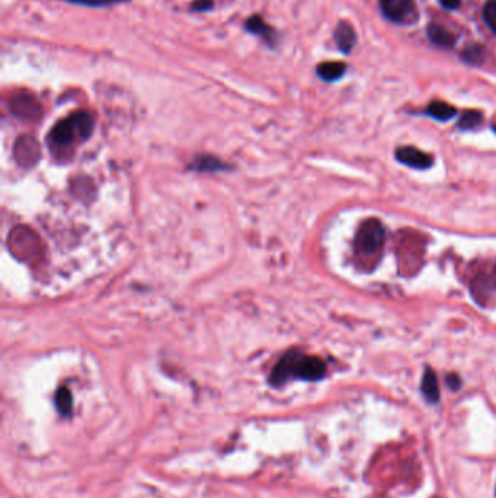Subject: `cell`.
I'll return each instance as SVG.
<instances>
[{"instance_id":"6da1fadb","label":"cell","mask_w":496,"mask_h":498,"mask_svg":"<svg viewBox=\"0 0 496 498\" xmlns=\"http://www.w3.org/2000/svg\"><path fill=\"white\" fill-rule=\"evenodd\" d=\"M326 374V364L322 359L314 356H303L300 353L285 354L274 367L271 373V384L282 385L290 377H299L303 380H320Z\"/></svg>"},{"instance_id":"7a4b0ae2","label":"cell","mask_w":496,"mask_h":498,"mask_svg":"<svg viewBox=\"0 0 496 498\" xmlns=\"http://www.w3.org/2000/svg\"><path fill=\"white\" fill-rule=\"evenodd\" d=\"M94 129V119L87 111H76L58 121L48 137L53 149H67L79 140H86Z\"/></svg>"},{"instance_id":"3957f363","label":"cell","mask_w":496,"mask_h":498,"mask_svg":"<svg viewBox=\"0 0 496 498\" xmlns=\"http://www.w3.org/2000/svg\"><path fill=\"white\" fill-rule=\"evenodd\" d=\"M386 241L385 226L375 220L370 219L361 224L356 237V249L363 255H374L380 252Z\"/></svg>"},{"instance_id":"277c9868","label":"cell","mask_w":496,"mask_h":498,"mask_svg":"<svg viewBox=\"0 0 496 498\" xmlns=\"http://www.w3.org/2000/svg\"><path fill=\"white\" fill-rule=\"evenodd\" d=\"M9 107L11 111L21 117V119H26V120H35L41 115V105L37 101V98L29 94V92H18L13 97H11L9 101Z\"/></svg>"},{"instance_id":"5b68a950","label":"cell","mask_w":496,"mask_h":498,"mask_svg":"<svg viewBox=\"0 0 496 498\" xmlns=\"http://www.w3.org/2000/svg\"><path fill=\"white\" fill-rule=\"evenodd\" d=\"M383 13L396 23H406L414 19L417 8L414 0H380Z\"/></svg>"},{"instance_id":"8992f818","label":"cell","mask_w":496,"mask_h":498,"mask_svg":"<svg viewBox=\"0 0 496 498\" xmlns=\"http://www.w3.org/2000/svg\"><path fill=\"white\" fill-rule=\"evenodd\" d=\"M396 159L403 165L415 169H428L434 163L431 155L414 148V146H403V148H399L396 151Z\"/></svg>"},{"instance_id":"52a82bcc","label":"cell","mask_w":496,"mask_h":498,"mask_svg":"<svg viewBox=\"0 0 496 498\" xmlns=\"http://www.w3.org/2000/svg\"><path fill=\"white\" fill-rule=\"evenodd\" d=\"M245 28L248 33L260 37L270 47H275L278 44V33L260 15H252L246 21Z\"/></svg>"},{"instance_id":"ba28073f","label":"cell","mask_w":496,"mask_h":498,"mask_svg":"<svg viewBox=\"0 0 496 498\" xmlns=\"http://www.w3.org/2000/svg\"><path fill=\"white\" fill-rule=\"evenodd\" d=\"M421 391L422 395L425 396V399L429 404H436L440 401V385H439V379H436V374L432 369L426 367L422 376V382H421Z\"/></svg>"},{"instance_id":"9c48e42d","label":"cell","mask_w":496,"mask_h":498,"mask_svg":"<svg viewBox=\"0 0 496 498\" xmlns=\"http://www.w3.org/2000/svg\"><path fill=\"white\" fill-rule=\"evenodd\" d=\"M428 36L435 45H439L441 48H453L457 41L456 36L451 31L436 23H431L428 26Z\"/></svg>"},{"instance_id":"30bf717a","label":"cell","mask_w":496,"mask_h":498,"mask_svg":"<svg viewBox=\"0 0 496 498\" xmlns=\"http://www.w3.org/2000/svg\"><path fill=\"white\" fill-rule=\"evenodd\" d=\"M335 41H336L338 47L341 48V51H343V53L351 51L353 47L356 45V41H357L354 28L348 22H341L335 31Z\"/></svg>"},{"instance_id":"8fae6325","label":"cell","mask_w":496,"mask_h":498,"mask_svg":"<svg viewBox=\"0 0 496 498\" xmlns=\"http://www.w3.org/2000/svg\"><path fill=\"white\" fill-rule=\"evenodd\" d=\"M345 70H346V66L341 62H326L317 66L319 77H322L326 82L338 80L339 77L343 76Z\"/></svg>"},{"instance_id":"7c38bea8","label":"cell","mask_w":496,"mask_h":498,"mask_svg":"<svg viewBox=\"0 0 496 498\" xmlns=\"http://www.w3.org/2000/svg\"><path fill=\"white\" fill-rule=\"evenodd\" d=\"M428 114L432 117V119L439 121H448L453 119V117H456L457 109L447 102L435 101L428 107Z\"/></svg>"},{"instance_id":"4fadbf2b","label":"cell","mask_w":496,"mask_h":498,"mask_svg":"<svg viewBox=\"0 0 496 498\" xmlns=\"http://www.w3.org/2000/svg\"><path fill=\"white\" fill-rule=\"evenodd\" d=\"M16 149H22V153L16 155V158L22 163H33L35 161V156H38L34 153H29V151H38V144L33 137H22L16 144Z\"/></svg>"},{"instance_id":"5bb4252c","label":"cell","mask_w":496,"mask_h":498,"mask_svg":"<svg viewBox=\"0 0 496 498\" xmlns=\"http://www.w3.org/2000/svg\"><path fill=\"white\" fill-rule=\"evenodd\" d=\"M55 405H57V409L60 411L62 416H69L72 413L73 398H72V394L67 388L58 389V392L55 395Z\"/></svg>"},{"instance_id":"9a60e30c","label":"cell","mask_w":496,"mask_h":498,"mask_svg":"<svg viewBox=\"0 0 496 498\" xmlns=\"http://www.w3.org/2000/svg\"><path fill=\"white\" fill-rule=\"evenodd\" d=\"M483 120V115L480 111H475V109H470V111H464L463 115H461V119H460V129L463 130H473L476 129Z\"/></svg>"},{"instance_id":"2e32d148","label":"cell","mask_w":496,"mask_h":498,"mask_svg":"<svg viewBox=\"0 0 496 498\" xmlns=\"http://www.w3.org/2000/svg\"><path fill=\"white\" fill-rule=\"evenodd\" d=\"M66 2L79 5V6H87V8H108V6L130 2V0H66Z\"/></svg>"},{"instance_id":"e0dca14e","label":"cell","mask_w":496,"mask_h":498,"mask_svg":"<svg viewBox=\"0 0 496 498\" xmlns=\"http://www.w3.org/2000/svg\"><path fill=\"white\" fill-rule=\"evenodd\" d=\"M483 18L487 26L496 34V0H490L483 8Z\"/></svg>"},{"instance_id":"ac0fdd59","label":"cell","mask_w":496,"mask_h":498,"mask_svg":"<svg viewBox=\"0 0 496 498\" xmlns=\"http://www.w3.org/2000/svg\"><path fill=\"white\" fill-rule=\"evenodd\" d=\"M463 58L472 65H479L483 62V50L479 45H472L463 53Z\"/></svg>"},{"instance_id":"d6986e66","label":"cell","mask_w":496,"mask_h":498,"mask_svg":"<svg viewBox=\"0 0 496 498\" xmlns=\"http://www.w3.org/2000/svg\"><path fill=\"white\" fill-rule=\"evenodd\" d=\"M189 8L192 12H209L214 8V0H194Z\"/></svg>"},{"instance_id":"ffe728a7","label":"cell","mask_w":496,"mask_h":498,"mask_svg":"<svg viewBox=\"0 0 496 498\" xmlns=\"http://www.w3.org/2000/svg\"><path fill=\"white\" fill-rule=\"evenodd\" d=\"M447 384L453 391H457L461 386V380L457 374H450V376H447Z\"/></svg>"},{"instance_id":"44dd1931","label":"cell","mask_w":496,"mask_h":498,"mask_svg":"<svg viewBox=\"0 0 496 498\" xmlns=\"http://www.w3.org/2000/svg\"><path fill=\"white\" fill-rule=\"evenodd\" d=\"M440 4L448 9V11H454L461 5V0H440Z\"/></svg>"},{"instance_id":"7402d4cb","label":"cell","mask_w":496,"mask_h":498,"mask_svg":"<svg viewBox=\"0 0 496 498\" xmlns=\"http://www.w3.org/2000/svg\"><path fill=\"white\" fill-rule=\"evenodd\" d=\"M493 130H495V131H496V126H495V127H493Z\"/></svg>"}]
</instances>
